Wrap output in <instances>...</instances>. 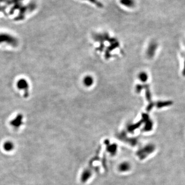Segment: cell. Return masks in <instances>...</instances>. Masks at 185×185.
I'll use <instances>...</instances> for the list:
<instances>
[{"label": "cell", "mask_w": 185, "mask_h": 185, "mask_svg": "<svg viewBox=\"0 0 185 185\" xmlns=\"http://www.w3.org/2000/svg\"><path fill=\"white\" fill-rule=\"evenodd\" d=\"M1 4V3H0ZM6 7L5 6H1L0 5V11H2V12H5Z\"/></svg>", "instance_id": "cell-9"}, {"label": "cell", "mask_w": 185, "mask_h": 185, "mask_svg": "<svg viewBox=\"0 0 185 185\" xmlns=\"http://www.w3.org/2000/svg\"><path fill=\"white\" fill-rule=\"evenodd\" d=\"M18 15L15 18V20L17 21H21L24 19L25 13H26L27 11H28V9L27 7V6L23 5V4H22V5L18 9Z\"/></svg>", "instance_id": "cell-5"}, {"label": "cell", "mask_w": 185, "mask_h": 185, "mask_svg": "<svg viewBox=\"0 0 185 185\" xmlns=\"http://www.w3.org/2000/svg\"><path fill=\"white\" fill-rule=\"evenodd\" d=\"M17 86L18 90H22L24 92V97H27L28 96V83L24 79L18 80L17 83Z\"/></svg>", "instance_id": "cell-3"}, {"label": "cell", "mask_w": 185, "mask_h": 185, "mask_svg": "<svg viewBox=\"0 0 185 185\" xmlns=\"http://www.w3.org/2000/svg\"><path fill=\"white\" fill-rule=\"evenodd\" d=\"M23 116L21 114H18L16 116L15 118H13L10 124L12 127L15 128H18L21 126L23 124Z\"/></svg>", "instance_id": "cell-4"}, {"label": "cell", "mask_w": 185, "mask_h": 185, "mask_svg": "<svg viewBox=\"0 0 185 185\" xmlns=\"http://www.w3.org/2000/svg\"><path fill=\"white\" fill-rule=\"evenodd\" d=\"M15 147V145L13 142L11 141H7L4 143L3 148L6 151L10 152V151L13 150Z\"/></svg>", "instance_id": "cell-6"}, {"label": "cell", "mask_w": 185, "mask_h": 185, "mask_svg": "<svg viewBox=\"0 0 185 185\" xmlns=\"http://www.w3.org/2000/svg\"><path fill=\"white\" fill-rule=\"evenodd\" d=\"M131 166L128 163H124L120 166V169L122 171H127L130 169Z\"/></svg>", "instance_id": "cell-7"}, {"label": "cell", "mask_w": 185, "mask_h": 185, "mask_svg": "<svg viewBox=\"0 0 185 185\" xmlns=\"http://www.w3.org/2000/svg\"><path fill=\"white\" fill-rule=\"evenodd\" d=\"M23 0H7L6 2V4L7 5H14L17 3H21L22 1Z\"/></svg>", "instance_id": "cell-8"}, {"label": "cell", "mask_w": 185, "mask_h": 185, "mask_svg": "<svg viewBox=\"0 0 185 185\" xmlns=\"http://www.w3.org/2000/svg\"><path fill=\"white\" fill-rule=\"evenodd\" d=\"M155 150V145L153 143H149L138 151V156L141 159H145L152 153Z\"/></svg>", "instance_id": "cell-2"}, {"label": "cell", "mask_w": 185, "mask_h": 185, "mask_svg": "<svg viewBox=\"0 0 185 185\" xmlns=\"http://www.w3.org/2000/svg\"><path fill=\"white\" fill-rule=\"evenodd\" d=\"M6 43L13 47H17L18 44V41L17 38L7 33L0 34V44Z\"/></svg>", "instance_id": "cell-1"}]
</instances>
